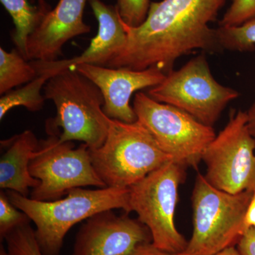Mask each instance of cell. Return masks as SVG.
I'll list each match as a JSON object with an SVG mask.
<instances>
[{"label":"cell","instance_id":"obj_25","mask_svg":"<svg viewBox=\"0 0 255 255\" xmlns=\"http://www.w3.org/2000/svg\"><path fill=\"white\" fill-rule=\"evenodd\" d=\"M130 255H185L183 253H170L156 248L152 243H145L137 247Z\"/></svg>","mask_w":255,"mask_h":255},{"label":"cell","instance_id":"obj_4","mask_svg":"<svg viewBox=\"0 0 255 255\" xmlns=\"http://www.w3.org/2000/svg\"><path fill=\"white\" fill-rule=\"evenodd\" d=\"M253 192L230 194L213 187L204 175L196 176L191 195L193 233L185 255H212L237 246L248 230L247 210Z\"/></svg>","mask_w":255,"mask_h":255},{"label":"cell","instance_id":"obj_6","mask_svg":"<svg viewBox=\"0 0 255 255\" xmlns=\"http://www.w3.org/2000/svg\"><path fill=\"white\" fill-rule=\"evenodd\" d=\"M185 170L170 160L129 187L130 212L148 228L153 246L167 253H183L188 245L175 224L178 191Z\"/></svg>","mask_w":255,"mask_h":255},{"label":"cell","instance_id":"obj_13","mask_svg":"<svg viewBox=\"0 0 255 255\" xmlns=\"http://www.w3.org/2000/svg\"><path fill=\"white\" fill-rule=\"evenodd\" d=\"M89 2L99 24L98 32L90 46L81 55L70 59L51 62L31 60L38 75H46L50 79L55 74L80 64L106 67L125 46L127 33L117 6L105 4L102 0H89Z\"/></svg>","mask_w":255,"mask_h":255},{"label":"cell","instance_id":"obj_19","mask_svg":"<svg viewBox=\"0 0 255 255\" xmlns=\"http://www.w3.org/2000/svg\"><path fill=\"white\" fill-rule=\"evenodd\" d=\"M223 50L250 52L255 50V18L237 26L216 28Z\"/></svg>","mask_w":255,"mask_h":255},{"label":"cell","instance_id":"obj_20","mask_svg":"<svg viewBox=\"0 0 255 255\" xmlns=\"http://www.w3.org/2000/svg\"><path fill=\"white\" fill-rule=\"evenodd\" d=\"M4 241L8 255H43L30 223L15 228Z\"/></svg>","mask_w":255,"mask_h":255},{"label":"cell","instance_id":"obj_10","mask_svg":"<svg viewBox=\"0 0 255 255\" xmlns=\"http://www.w3.org/2000/svg\"><path fill=\"white\" fill-rule=\"evenodd\" d=\"M204 177L230 194L255 190V138L246 112H233L227 125L204 151Z\"/></svg>","mask_w":255,"mask_h":255},{"label":"cell","instance_id":"obj_16","mask_svg":"<svg viewBox=\"0 0 255 255\" xmlns=\"http://www.w3.org/2000/svg\"><path fill=\"white\" fill-rule=\"evenodd\" d=\"M11 16L15 28L11 33L16 49L27 60L28 38L35 31L46 15L51 10L45 0H38V5L30 0H0Z\"/></svg>","mask_w":255,"mask_h":255},{"label":"cell","instance_id":"obj_5","mask_svg":"<svg viewBox=\"0 0 255 255\" xmlns=\"http://www.w3.org/2000/svg\"><path fill=\"white\" fill-rule=\"evenodd\" d=\"M90 152L94 168L107 187H130L172 160L138 121L112 119L105 142Z\"/></svg>","mask_w":255,"mask_h":255},{"label":"cell","instance_id":"obj_17","mask_svg":"<svg viewBox=\"0 0 255 255\" xmlns=\"http://www.w3.org/2000/svg\"><path fill=\"white\" fill-rule=\"evenodd\" d=\"M38 76L36 69L18 49L6 52L0 48V95L27 84Z\"/></svg>","mask_w":255,"mask_h":255},{"label":"cell","instance_id":"obj_1","mask_svg":"<svg viewBox=\"0 0 255 255\" xmlns=\"http://www.w3.org/2000/svg\"><path fill=\"white\" fill-rule=\"evenodd\" d=\"M226 0H162L151 2L145 21L137 27L124 23L125 46L107 66L135 70L157 68L165 75L172 71L178 58L194 50L214 54L223 49L216 28Z\"/></svg>","mask_w":255,"mask_h":255},{"label":"cell","instance_id":"obj_3","mask_svg":"<svg viewBox=\"0 0 255 255\" xmlns=\"http://www.w3.org/2000/svg\"><path fill=\"white\" fill-rule=\"evenodd\" d=\"M44 97L52 100L56 117L47 121L49 135L60 142L78 140L90 150L103 145L108 135L111 120L105 114L103 95L89 79L77 71L66 69L46 82Z\"/></svg>","mask_w":255,"mask_h":255},{"label":"cell","instance_id":"obj_28","mask_svg":"<svg viewBox=\"0 0 255 255\" xmlns=\"http://www.w3.org/2000/svg\"><path fill=\"white\" fill-rule=\"evenodd\" d=\"M212 255H241L236 246L230 247Z\"/></svg>","mask_w":255,"mask_h":255},{"label":"cell","instance_id":"obj_9","mask_svg":"<svg viewBox=\"0 0 255 255\" xmlns=\"http://www.w3.org/2000/svg\"><path fill=\"white\" fill-rule=\"evenodd\" d=\"M29 172L40 181V185L31 191V199L34 200H57L75 188L107 187L94 168L86 144L76 148L73 142H60L57 135L40 140Z\"/></svg>","mask_w":255,"mask_h":255},{"label":"cell","instance_id":"obj_8","mask_svg":"<svg viewBox=\"0 0 255 255\" xmlns=\"http://www.w3.org/2000/svg\"><path fill=\"white\" fill-rule=\"evenodd\" d=\"M148 95L213 127L228 104L237 99L240 94L216 81L203 53L179 70L166 75L163 81L149 90Z\"/></svg>","mask_w":255,"mask_h":255},{"label":"cell","instance_id":"obj_14","mask_svg":"<svg viewBox=\"0 0 255 255\" xmlns=\"http://www.w3.org/2000/svg\"><path fill=\"white\" fill-rule=\"evenodd\" d=\"M89 0H60L28 38L27 60L55 61L69 40L90 33L91 27L83 21Z\"/></svg>","mask_w":255,"mask_h":255},{"label":"cell","instance_id":"obj_11","mask_svg":"<svg viewBox=\"0 0 255 255\" xmlns=\"http://www.w3.org/2000/svg\"><path fill=\"white\" fill-rule=\"evenodd\" d=\"M113 211L85 221L75 237L73 255H130L140 244L152 243L148 228L138 219Z\"/></svg>","mask_w":255,"mask_h":255},{"label":"cell","instance_id":"obj_26","mask_svg":"<svg viewBox=\"0 0 255 255\" xmlns=\"http://www.w3.org/2000/svg\"><path fill=\"white\" fill-rule=\"evenodd\" d=\"M246 225L247 228H255V190L253 192L251 202L247 210L246 216Z\"/></svg>","mask_w":255,"mask_h":255},{"label":"cell","instance_id":"obj_12","mask_svg":"<svg viewBox=\"0 0 255 255\" xmlns=\"http://www.w3.org/2000/svg\"><path fill=\"white\" fill-rule=\"evenodd\" d=\"M70 70L78 72L100 89L105 104L103 111L109 118L126 123H134L137 116L130 105L134 92L159 85L166 75L159 69L143 70L80 64Z\"/></svg>","mask_w":255,"mask_h":255},{"label":"cell","instance_id":"obj_29","mask_svg":"<svg viewBox=\"0 0 255 255\" xmlns=\"http://www.w3.org/2000/svg\"><path fill=\"white\" fill-rule=\"evenodd\" d=\"M0 255H8L7 251L2 244L0 246Z\"/></svg>","mask_w":255,"mask_h":255},{"label":"cell","instance_id":"obj_18","mask_svg":"<svg viewBox=\"0 0 255 255\" xmlns=\"http://www.w3.org/2000/svg\"><path fill=\"white\" fill-rule=\"evenodd\" d=\"M49 80L46 75H38L21 88L12 90L1 96L0 99V120H2L13 108L23 107L32 112H38L44 106V96L41 91Z\"/></svg>","mask_w":255,"mask_h":255},{"label":"cell","instance_id":"obj_21","mask_svg":"<svg viewBox=\"0 0 255 255\" xmlns=\"http://www.w3.org/2000/svg\"><path fill=\"white\" fill-rule=\"evenodd\" d=\"M31 220L27 215L17 209L10 201L4 191L0 192V238L5 237L15 228L30 223Z\"/></svg>","mask_w":255,"mask_h":255},{"label":"cell","instance_id":"obj_7","mask_svg":"<svg viewBox=\"0 0 255 255\" xmlns=\"http://www.w3.org/2000/svg\"><path fill=\"white\" fill-rule=\"evenodd\" d=\"M132 107L137 121L159 147L173 162L186 168L198 167L206 147L216 136L212 127L177 107L154 100L144 92L135 95Z\"/></svg>","mask_w":255,"mask_h":255},{"label":"cell","instance_id":"obj_24","mask_svg":"<svg viewBox=\"0 0 255 255\" xmlns=\"http://www.w3.org/2000/svg\"><path fill=\"white\" fill-rule=\"evenodd\" d=\"M241 255H255V228H250L242 236L237 246Z\"/></svg>","mask_w":255,"mask_h":255},{"label":"cell","instance_id":"obj_15","mask_svg":"<svg viewBox=\"0 0 255 255\" xmlns=\"http://www.w3.org/2000/svg\"><path fill=\"white\" fill-rule=\"evenodd\" d=\"M39 141L31 130H26L7 140H1L0 157V188L14 191L27 197L29 189L40 185L32 177L29 164Z\"/></svg>","mask_w":255,"mask_h":255},{"label":"cell","instance_id":"obj_2","mask_svg":"<svg viewBox=\"0 0 255 255\" xmlns=\"http://www.w3.org/2000/svg\"><path fill=\"white\" fill-rule=\"evenodd\" d=\"M6 193L36 226L35 236L43 255H60L68 231L94 215L114 209L130 213L129 188H75L63 199L50 201L34 200L14 191Z\"/></svg>","mask_w":255,"mask_h":255},{"label":"cell","instance_id":"obj_27","mask_svg":"<svg viewBox=\"0 0 255 255\" xmlns=\"http://www.w3.org/2000/svg\"><path fill=\"white\" fill-rule=\"evenodd\" d=\"M246 113L247 117H248V128H249L252 135L255 138V97L253 104Z\"/></svg>","mask_w":255,"mask_h":255},{"label":"cell","instance_id":"obj_23","mask_svg":"<svg viewBox=\"0 0 255 255\" xmlns=\"http://www.w3.org/2000/svg\"><path fill=\"white\" fill-rule=\"evenodd\" d=\"M255 18V0H233L219 26H237Z\"/></svg>","mask_w":255,"mask_h":255},{"label":"cell","instance_id":"obj_22","mask_svg":"<svg viewBox=\"0 0 255 255\" xmlns=\"http://www.w3.org/2000/svg\"><path fill=\"white\" fill-rule=\"evenodd\" d=\"M150 0H117V7L122 21L130 27H137L145 21Z\"/></svg>","mask_w":255,"mask_h":255}]
</instances>
